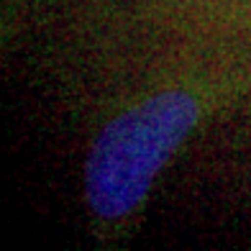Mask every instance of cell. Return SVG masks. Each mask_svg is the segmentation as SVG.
<instances>
[{
    "label": "cell",
    "instance_id": "6da1fadb",
    "mask_svg": "<svg viewBox=\"0 0 251 251\" xmlns=\"http://www.w3.org/2000/svg\"><path fill=\"white\" fill-rule=\"evenodd\" d=\"M198 121V100L167 90L113 118L87 159V200L100 218H123L151 187L179 141Z\"/></svg>",
    "mask_w": 251,
    "mask_h": 251
}]
</instances>
